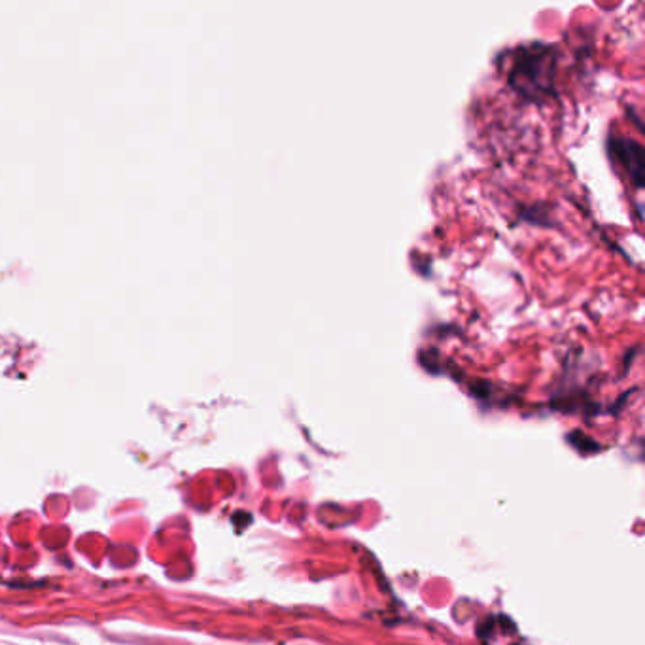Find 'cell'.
<instances>
[{
  "label": "cell",
  "mask_w": 645,
  "mask_h": 645,
  "mask_svg": "<svg viewBox=\"0 0 645 645\" xmlns=\"http://www.w3.org/2000/svg\"><path fill=\"white\" fill-rule=\"evenodd\" d=\"M610 156L617 165L627 171L636 188L644 186V148L640 142L632 139L611 137L608 144Z\"/></svg>",
  "instance_id": "2"
},
{
  "label": "cell",
  "mask_w": 645,
  "mask_h": 645,
  "mask_svg": "<svg viewBox=\"0 0 645 645\" xmlns=\"http://www.w3.org/2000/svg\"><path fill=\"white\" fill-rule=\"evenodd\" d=\"M509 86L528 101H541L555 93L557 48L549 44H526L506 52Z\"/></svg>",
  "instance_id": "1"
}]
</instances>
